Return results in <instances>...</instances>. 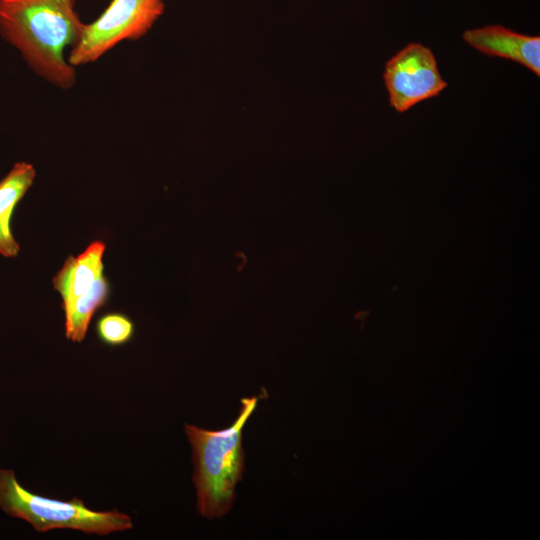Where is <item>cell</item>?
<instances>
[{
	"label": "cell",
	"mask_w": 540,
	"mask_h": 540,
	"mask_svg": "<svg viewBox=\"0 0 540 540\" xmlns=\"http://www.w3.org/2000/svg\"><path fill=\"white\" fill-rule=\"evenodd\" d=\"M75 0H0V34L29 68L59 89L76 83V69L65 51L84 30Z\"/></svg>",
	"instance_id": "obj_1"
},
{
	"label": "cell",
	"mask_w": 540,
	"mask_h": 540,
	"mask_svg": "<svg viewBox=\"0 0 540 540\" xmlns=\"http://www.w3.org/2000/svg\"><path fill=\"white\" fill-rule=\"evenodd\" d=\"M257 401V397L243 398L238 417L226 429L212 431L190 424L184 426L192 447L197 510L206 518L222 517L232 506L235 487L244 470L242 429Z\"/></svg>",
	"instance_id": "obj_2"
},
{
	"label": "cell",
	"mask_w": 540,
	"mask_h": 540,
	"mask_svg": "<svg viewBox=\"0 0 540 540\" xmlns=\"http://www.w3.org/2000/svg\"><path fill=\"white\" fill-rule=\"evenodd\" d=\"M0 507L6 514L27 521L38 532L73 529L107 535L133 527L126 513L94 511L76 497L64 501L33 493L19 483L11 469H0Z\"/></svg>",
	"instance_id": "obj_3"
},
{
	"label": "cell",
	"mask_w": 540,
	"mask_h": 540,
	"mask_svg": "<svg viewBox=\"0 0 540 540\" xmlns=\"http://www.w3.org/2000/svg\"><path fill=\"white\" fill-rule=\"evenodd\" d=\"M105 250L102 240L91 242L78 256L69 255L52 278L62 299L65 336L73 342L85 339L92 317L109 299L110 284L102 260Z\"/></svg>",
	"instance_id": "obj_4"
},
{
	"label": "cell",
	"mask_w": 540,
	"mask_h": 540,
	"mask_svg": "<svg viewBox=\"0 0 540 540\" xmlns=\"http://www.w3.org/2000/svg\"><path fill=\"white\" fill-rule=\"evenodd\" d=\"M164 10V0H111L97 19L85 24L81 37L69 50V64L76 68L94 63L119 43L139 40Z\"/></svg>",
	"instance_id": "obj_5"
},
{
	"label": "cell",
	"mask_w": 540,
	"mask_h": 540,
	"mask_svg": "<svg viewBox=\"0 0 540 540\" xmlns=\"http://www.w3.org/2000/svg\"><path fill=\"white\" fill-rule=\"evenodd\" d=\"M383 79L397 112L436 97L447 87L432 50L420 43H410L390 58Z\"/></svg>",
	"instance_id": "obj_6"
},
{
	"label": "cell",
	"mask_w": 540,
	"mask_h": 540,
	"mask_svg": "<svg viewBox=\"0 0 540 540\" xmlns=\"http://www.w3.org/2000/svg\"><path fill=\"white\" fill-rule=\"evenodd\" d=\"M463 40L491 56L517 62L540 76V37L528 36L501 25L466 30Z\"/></svg>",
	"instance_id": "obj_7"
},
{
	"label": "cell",
	"mask_w": 540,
	"mask_h": 540,
	"mask_svg": "<svg viewBox=\"0 0 540 540\" xmlns=\"http://www.w3.org/2000/svg\"><path fill=\"white\" fill-rule=\"evenodd\" d=\"M36 170L31 163L17 162L0 181V254L6 258L16 257L20 245L15 240L11 221L17 204L33 185Z\"/></svg>",
	"instance_id": "obj_8"
},
{
	"label": "cell",
	"mask_w": 540,
	"mask_h": 540,
	"mask_svg": "<svg viewBox=\"0 0 540 540\" xmlns=\"http://www.w3.org/2000/svg\"><path fill=\"white\" fill-rule=\"evenodd\" d=\"M95 332L103 344L112 347L122 346L133 338L135 325L122 312H106L97 319Z\"/></svg>",
	"instance_id": "obj_9"
}]
</instances>
